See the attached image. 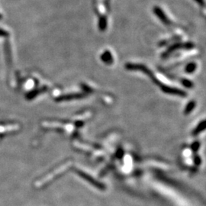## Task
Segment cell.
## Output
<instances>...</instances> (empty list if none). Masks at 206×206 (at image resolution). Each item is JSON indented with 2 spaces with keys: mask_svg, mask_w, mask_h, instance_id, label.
<instances>
[{
  "mask_svg": "<svg viewBox=\"0 0 206 206\" xmlns=\"http://www.w3.org/2000/svg\"><path fill=\"white\" fill-rule=\"evenodd\" d=\"M195 1H196V2L199 3L200 6H205V2H204V0H195Z\"/></svg>",
  "mask_w": 206,
  "mask_h": 206,
  "instance_id": "8fae6325",
  "label": "cell"
},
{
  "mask_svg": "<svg viewBox=\"0 0 206 206\" xmlns=\"http://www.w3.org/2000/svg\"><path fill=\"white\" fill-rule=\"evenodd\" d=\"M196 68H197V64L194 62H191L185 66V71L187 73H193L196 71Z\"/></svg>",
  "mask_w": 206,
  "mask_h": 206,
  "instance_id": "8992f818",
  "label": "cell"
},
{
  "mask_svg": "<svg viewBox=\"0 0 206 206\" xmlns=\"http://www.w3.org/2000/svg\"><path fill=\"white\" fill-rule=\"evenodd\" d=\"M181 83H182V84L185 87L188 88V89H191V88L193 87V82H191L189 80H186V79H183V80H181Z\"/></svg>",
  "mask_w": 206,
  "mask_h": 206,
  "instance_id": "9c48e42d",
  "label": "cell"
},
{
  "mask_svg": "<svg viewBox=\"0 0 206 206\" xmlns=\"http://www.w3.org/2000/svg\"><path fill=\"white\" fill-rule=\"evenodd\" d=\"M161 90L163 92L167 94H170V95H176L179 96L181 97H185L187 96V93L185 92H184L183 90H181V89H177V88L171 87V86H166L164 84H161L159 86Z\"/></svg>",
  "mask_w": 206,
  "mask_h": 206,
  "instance_id": "3957f363",
  "label": "cell"
},
{
  "mask_svg": "<svg viewBox=\"0 0 206 206\" xmlns=\"http://www.w3.org/2000/svg\"><path fill=\"white\" fill-rule=\"evenodd\" d=\"M102 60H103L105 63H108V64H110V63H112L113 58H112V56H111V53H110L109 51H105L103 54V56H102Z\"/></svg>",
  "mask_w": 206,
  "mask_h": 206,
  "instance_id": "5b68a950",
  "label": "cell"
},
{
  "mask_svg": "<svg viewBox=\"0 0 206 206\" xmlns=\"http://www.w3.org/2000/svg\"><path fill=\"white\" fill-rule=\"evenodd\" d=\"M196 105V102L190 101L189 103L187 104L186 106H185V110H184V113H185V114H189L190 112H192V111L194 110Z\"/></svg>",
  "mask_w": 206,
  "mask_h": 206,
  "instance_id": "52a82bcc",
  "label": "cell"
},
{
  "mask_svg": "<svg viewBox=\"0 0 206 206\" xmlns=\"http://www.w3.org/2000/svg\"><path fill=\"white\" fill-rule=\"evenodd\" d=\"M106 25H107L106 19H105V17H103V18H102L99 21V28H100V30H102V31L105 30V28H106Z\"/></svg>",
  "mask_w": 206,
  "mask_h": 206,
  "instance_id": "30bf717a",
  "label": "cell"
},
{
  "mask_svg": "<svg viewBox=\"0 0 206 206\" xmlns=\"http://www.w3.org/2000/svg\"><path fill=\"white\" fill-rule=\"evenodd\" d=\"M194 47V44L191 42L188 43H177V44H175L173 45H172L171 47H169L165 52L163 54L162 57H167L168 56H170L173 51H176L179 50V49H185V50H190V49H193Z\"/></svg>",
  "mask_w": 206,
  "mask_h": 206,
  "instance_id": "7a4b0ae2",
  "label": "cell"
},
{
  "mask_svg": "<svg viewBox=\"0 0 206 206\" xmlns=\"http://www.w3.org/2000/svg\"><path fill=\"white\" fill-rule=\"evenodd\" d=\"M205 129H206V119L205 120L202 121V122H201L199 125H198L197 128L195 129L194 134H199V132H201V131H203V130H205Z\"/></svg>",
  "mask_w": 206,
  "mask_h": 206,
  "instance_id": "ba28073f",
  "label": "cell"
},
{
  "mask_svg": "<svg viewBox=\"0 0 206 206\" xmlns=\"http://www.w3.org/2000/svg\"><path fill=\"white\" fill-rule=\"evenodd\" d=\"M125 68L128 70H139L141 71L142 73H145L146 75H148V77H150V78L154 81V83H156L158 86H160L161 83L159 80L156 78H155L154 73H152V71L151 69H148L146 66L142 64H137V63H127L125 65Z\"/></svg>",
  "mask_w": 206,
  "mask_h": 206,
  "instance_id": "6da1fadb",
  "label": "cell"
},
{
  "mask_svg": "<svg viewBox=\"0 0 206 206\" xmlns=\"http://www.w3.org/2000/svg\"><path fill=\"white\" fill-rule=\"evenodd\" d=\"M154 12L155 15L158 17V18H159L164 24H166V25H170V24H171V21H170V19L167 18L166 14L164 13L163 11L160 8L158 7V6H155L154 8Z\"/></svg>",
  "mask_w": 206,
  "mask_h": 206,
  "instance_id": "277c9868",
  "label": "cell"
}]
</instances>
